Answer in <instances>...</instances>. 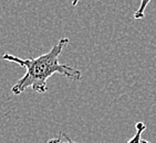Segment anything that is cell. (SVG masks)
Here are the masks:
<instances>
[{"label": "cell", "instance_id": "1", "mask_svg": "<svg viewBox=\"0 0 156 143\" xmlns=\"http://www.w3.org/2000/svg\"><path fill=\"white\" fill-rule=\"evenodd\" d=\"M69 42L70 40L68 38H62L48 53L42 54L36 58H20L11 54H5L2 60L16 63L26 68V74L12 86V94L18 96L26 89L31 88L33 91L42 95L48 89L47 81L53 74H60L71 81H80L82 77L81 72L59 62V56Z\"/></svg>", "mask_w": 156, "mask_h": 143}, {"label": "cell", "instance_id": "2", "mask_svg": "<svg viewBox=\"0 0 156 143\" xmlns=\"http://www.w3.org/2000/svg\"><path fill=\"white\" fill-rule=\"evenodd\" d=\"M144 130H146L145 123H143L142 121L136 123V133L132 139H129L127 143H142V133L144 132Z\"/></svg>", "mask_w": 156, "mask_h": 143}, {"label": "cell", "instance_id": "3", "mask_svg": "<svg viewBox=\"0 0 156 143\" xmlns=\"http://www.w3.org/2000/svg\"><path fill=\"white\" fill-rule=\"evenodd\" d=\"M152 0H141V3H140V7L138 9L134 12V19L138 20V19H143L144 18V13H145V9L146 7L150 5V2Z\"/></svg>", "mask_w": 156, "mask_h": 143}, {"label": "cell", "instance_id": "4", "mask_svg": "<svg viewBox=\"0 0 156 143\" xmlns=\"http://www.w3.org/2000/svg\"><path fill=\"white\" fill-rule=\"evenodd\" d=\"M48 143H76V142H74L66 132L61 131L60 133H59V137L49 140Z\"/></svg>", "mask_w": 156, "mask_h": 143}, {"label": "cell", "instance_id": "5", "mask_svg": "<svg viewBox=\"0 0 156 143\" xmlns=\"http://www.w3.org/2000/svg\"><path fill=\"white\" fill-rule=\"evenodd\" d=\"M80 1H81V0H73V1H72V7H75L79 2H80Z\"/></svg>", "mask_w": 156, "mask_h": 143}, {"label": "cell", "instance_id": "6", "mask_svg": "<svg viewBox=\"0 0 156 143\" xmlns=\"http://www.w3.org/2000/svg\"><path fill=\"white\" fill-rule=\"evenodd\" d=\"M142 143H150V142H147V141H145V140H142Z\"/></svg>", "mask_w": 156, "mask_h": 143}]
</instances>
